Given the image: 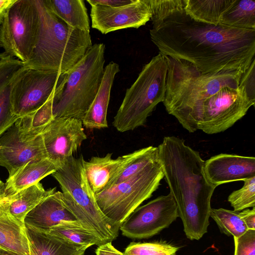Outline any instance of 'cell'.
<instances>
[{
    "mask_svg": "<svg viewBox=\"0 0 255 255\" xmlns=\"http://www.w3.org/2000/svg\"><path fill=\"white\" fill-rule=\"evenodd\" d=\"M152 42L160 54L188 61L203 73H244L255 59V30L197 21L184 0H150Z\"/></svg>",
    "mask_w": 255,
    "mask_h": 255,
    "instance_id": "1",
    "label": "cell"
},
{
    "mask_svg": "<svg viewBox=\"0 0 255 255\" xmlns=\"http://www.w3.org/2000/svg\"><path fill=\"white\" fill-rule=\"evenodd\" d=\"M157 147L164 179L176 204L184 232L190 240H199L207 232L211 198L217 187L207 180L199 152L183 139L165 136Z\"/></svg>",
    "mask_w": 255,
    "mask_h": 255,
    "instance_id": "2",
    "label": "cell"
},
{
    "mask_svg": "<svg viewBox=\"0 0 255 255\" xmlns=\"http://www.w3.org/2000/svg\"><path fill=\"white\" fill-rule=\"evenodd\" d=\"M39 23L30 68L64 73L92 46L90 32L74 28L58 17L45 0H35Z\"/></svg>",
    "mask_w": 255,
    "mask_h": 255,
    "instance_id": "3",
    "label": "cell"
},
{
    "mask_svg": "<svg viewBox=\"0 0 255 255\" xmlns=\"http://www.w3.org/2000/svg\"><path fill=\"white\" fill-rule=\"evenodd\" d=\"M167 62L166 89L163 104L178 121L195 104L226 87L238 88L243 73H203L190 62L163 55Z\"/></svg>",
    "mask_w": 255,
    "mask_h": 255,
    "instance_id": "4",
    "label": "cell"
},
{
    "mask_svg": "<svg viewBox=\"0 0 255 255\" xmlns=\"http://www.w3.org/2000/svg\"><path fill=\"white\" fill-rule=\"evenodd\" d=\"M105 45L96 43L72 68L64 73L52 100L54 119L70 118L82 121L94 101L102 80Z\"/></svg>",
    "mask_w": 255,
    "mask_h": 255,
    "instance_id": "5",
    "label": "cell"
},
{
    "mask_svg": "<svg viewBox=\"0 0 255 255\" xmlns=\"http://www.w3.org/2000/svg\"><path fill=\"white\" fill-rule=\"evenodd\" d=\"M82 155L69 157L52 174L61 188L66 207L87 229L103 242H112L119 235L120 226L101 211L88 183Z\"/></svg>",
    "mask_w": 255,
    "mask_h": 255,
    "instance_id": "6",
    "label": "cell"
},
{
    "mask_svg": "<svg viewBox=\"0 0 255 255\" xmlns=\"http://www.w3.org/2000/svg\"><path fill=\"white\" fill-rule=\"evenodd\" d=\"M168 71L165 57L158 53L145 64L137 79L126 92L114 118L113 126L120 132L143 126L157 105L165 98Z\"/></svg>",
    "mask_w": 255,
    "mask_h": 255,
    "instance_id": "7",
    "label": "cell"
},
{
    "mask_svg": "<svg viewBox=\"0 0 255 255\" xmlns=\"http://www.w3.org/2000/svg\"><path fill=\"white\" fill-rule=\"evenodd\" d=\"M255 100L240 84L226 87L190 108L178 121L190 133L201 130L208 134L223 132L243 118Z\"/></svg>",
    "mask_w": 255,
    "mask_h": 255,
    "instance_id": "8",
    "label": "cell"
},
{
    "mask_svg": "<svg viewBox=\"0 0 255 255\" xmlns=\"http://www.w3.org/2000/svg\"><path fill=\"white\" fill-rule=\"evenodd\" d=\"M163 178L159 158L130 178L95 195V199L103 213L120 226L136 208L152 196Z\"/></svg>",
    "mask_w": 255,
    "mask_h": 255,
    "instance_id": "9",
    "label": "cell"
},
{
    "mask_svg": "<svg viewBox=\"0 0 255 255\" xmlns=\"http://www.w3.org/2000/svg\"><path fill=\"white\" fill-rule=\"evenodd\" d=\"M39 23L35 0H16L0 25V46L23 62L30 59Z\"/></svg>",
    "mask_w": 255,
    "mask_h": 255,
    "instance_id": "10",
    "label": "cell"
},
{
    "mask_svg": "<svg viewBox=\"0 0 255 255\" xmlns=\"http://www.w3.org/2000/svg\"><path fill=\"white\" fill-rule=\"evenodd\" d=\"M64 76V73L27 67L12 88L14 114L19 118L37 110L53 94Z\"/></svg>",
    "mask_w": 255,
    "mask_h": 255,
    "instance_id": "11",
    "label": "cell"
},
{
    "mask_svg": "<svg viewBox=\"0 0 255 255\" xmlns=\"http://www.w3.org/2000/svg\"><path fill=\"white\" fill-rule=\"evenodd\" d=\"M178 217L176 204L169 193L138 207L122 222L120 230L129 238H149L168 228Z\"/></svg>",
    "mask_w": 255,
    "mask_h": 255,
    "instance_id": "12",
    "label": "cell"
},
{
    "mask_svg": "<svg viewBox=\"0 0 255 255\" xmlns=\"http://www.w3.org/2000/svg\"><path fill=\"white\" fill-rule=\"evenodd\" d=\"M47 158L58 168L87 139L80 120L54 119L41 134Z\"/></svg>",
    "mask_w": 255,
    "mask_h": 255,
    "instance_id": "13",
    "label": "cell"
},
{
    "mask_svg": "<svg viewBox=\"0 0 255 255\" xmlns=\"http://www.w3.org/2000/svg\"><path fill=\"white\" fill-rule=\"evenodd\" d=\"M92 27L102 34L119 29L144 25L151 17L146 0H134L128 4L119 7L91 5Z\"/></svg>",
    "mask_w": 255,
    "mask_h": 255,
    "instance_id": "14",
    "label": "cell"
},
{
    "mask_svg": "<svg viewBox=\"0 0 255 255\" xmlns=\"http://www.w3.org/2000/svg\"><path fill=\"white\" fill-rule=\"evenodd\" d=\"M47 158L41 134L32 140L23 141L15 122L0 138V166L7 170L8 178L29 161Z\"/></svg>",
    "mask_w": 255,
    "mask_h": 255,
    "instance_id": "15",
    "label": "cell"
},
{
    "mask_svg": "<svg viewBox=\"0 0 255 255\" xmlns=\"http://www.w3.org/2000/svg\"><path fill=\"white\" fill-rule=\"evenodd\" d=\"M207 180L216 187L255 176V157L220 153L204 161Z\"/></svg>",
    "mask_w": 255,
    "mask_h": 255,
    "instance_id": "16",
    "label": "cell"
},
{
    "mask_svg": "<svg viewBox=\"0 0 255 255\" xmlns=\"http://www.w3.org/2000/svg\"><path fill=\"white\" fill-rule=\"evenodd\" d=\"M27 67L24 62L6 52L0 53V136L18 119L13 111L12 91Z\"/></svg>",
    "mask_w": 255,
    "mask_h": 255,
    "instance_id": "17",
    "label": "cell"
},
{
    "mask_svg": "<svg viewBox=\"0 0 255 255\" xmlns=\"http://www.w3.org/2000/svg\"><path fill=\"white\" fill-rule=\"evenodd\" d=\"M77 222L79 221L64 205L60 191L43 199L24 218L26 227L44 232L60 224Z\"/></svg>",
    "mask_w": 255,
    "mask_h": 255,
    "instance_id": "18",
    "label": "cell"
},
{
    "mask_svg": "<svg viewBox=\"0 0 255 255\" xmlns=\"http://www.w3.org/2000/svg\"><path fill=\"white\" fill-rule=\"evenodd\" d=\"M135 151L116 159L108 153L102 157L94 156L84 161L88 183L95 195L109 188L114 181L133 159Z\"/></svg>",
    "mask_w": 255,
    "mask_h": 255,
    "instance_id": "19",
    "label": "cell"
},
{
    "mask_svg": "<svg viewBox=\"0 0 255 255\" xmlns=\"http://www.w3.org/2000/svg\"><path fill=\"white\" fill-rule=\"evenodd\" d=\"M118 63L111 61L104 68L102 82L96 96L82 120L83 125L89 129L108 128L107 111L111 89L116 74L120 72Z\"/></svg>",
    "mask_w": 255,
    "mask_h": 255,
    "instance_id": "20",
    "label": "cell"
},
{
    "mask_svg": "<svg viewBox=\"0 0 255 255\" xmlns=\"http://www.w3.org/2000/svg\"><path fill=\"white\" fill-rule=\"evenodd\" d=\"M25 227L29 255H84L90 248L73 244L47 232Z\"/></svg>",
    "mask_w": 255,
    "mask_h": 255,
    "instance_id": "21",
    "label": "cell"
},
{
    "mask_svg": "<svg viewBox=\"0 0 255 255\" xmlns=\"http://www.w3.org/2000/svg\"><path fill=\"white\" fill-rule=\"evenodd\" d=\"M0 248L23 255H29L26 227L8 212L0 201Z\"/></svg>",
    "mask_w": 255,
    "mask_h": 255,
    "instance_id": "22",
    "label": "cell"
},
{
    "mask_svg": "<svg viewBox=\"0 0 255 255\" xmlns=\"http://www.w3.org/2000/svg\"><path fill=\"white\" fill-rule=\"evenodd\" d=\"M56 188L45 190L39 182L3 199L9 213L24 224L26 215L43 199L54 193ZM25 225V224H24Z\"/></svg>",
    "mask_w": 255,
    "mask_h": 255,
    "instance_id": "23",
    "label": "cell"
},
{
    "mask_svg": "<svg viewBox=\"0 0 255 255\" xmlns=\"http://www.w3.org/2000/svg\"><path fill=\"white\" fill-rule=\"evenodd\" d=\"M58 168L47 158L29 161L6 180L5 184L6 197L39 182L46 176L52 174Z\"/></svg>",
    "mask_w": 255,
    "mask_h": 255,
    "instance_id": "24",
    "label": "cell"
},
{
    "mask_svg": "<svg viewBox=\"0 0 255 255\" xmlns=\"http://www.w3.org/2000/svg\"><path fill=\"white\" fill-rule=\"evenodd\" d=\"M54 94V93H53ZM53 94L34 113L19 118L15 122L20 138L30 141L41 135L54 119L53 115Z\"/></svg>",
    "mask_w": 255,
    "mask_h": 255,
    "instance_id": "25",
    "label": "cell"
},
{
    "mask_svg": "<svg viewBox=\"0 0 255 255\" xmlns=\"http://www.w3.org/2000/svg\"><path fill=\"white\" fill-rule=\"evenodd\" d=\"M49 8L70 26L90 32L87 9L83 0H45Z\"/></svg>",
    "mask_w": 255,
    "mask_h": 255,
    "instance_id": "26",
    "label": "cell"
},
{
    "mask_svg": "<svg viewBox=\"0 0 255 255\" xmlns=\"http://www.w3.org/2000/svg\"><path fill=\"white\" fill-rule=\"evenodd\" d=\"M234 0H184L186 13L194 20L218 25L224 12Z\"/></svg>",
    "mask_w": 255,
    "mask_h": 255,
    "instance_id": "27",
    "label": "cell"
},
{
    "mask_svg": "<svg viewBox=\"0 0 255 255\" xmlns=\"http://www.w3.org/2000/svg\"><path fill=\"white\" fill-rule=\"evenodd\" d=\"M219 24L255 30V0H234L222 14Z\"/></svg>",
    "mask_w": 255,
    "mask_h": 255,
    "instance_id": "28",
    "label": "cell"
},
{
    "mask_svg": "<svg viewBox=\"0 0 255 255\" xmlns=\"http://www.w3.org/2000/svg\"><path fill=\"white\" fill-rule=\"evenodd\" d=\"M47 233L75 244L91 247L104 244L94 233L80 222L66 223L51 228Z\"/></svg>",
    "mask_w": 255,
    "mask_h": 255,
    "instance_id": "29",
    "label": "cell"
},
{
    "mask_svg": "<svg viewBox=\"0 0 255 255\" xmlns=\"http://www.w3.org/2000/svg\"><path fill=\"white\" fill-rule=\"evenodd\" d=\"M210 217L217 224L221 233L238 238L248 230L239 212L224 208L211 209Z\"/></svg>",
    "mask_w": 255,
    "mask_h": 255,
    "instance_id": "30",
    "label": "cell"
},
{
    "mask_svg": "<svg viewBox=\"0 0 255 255\" xmlns=\"http://www.w3.org/2000/svg\"><path fill=\"white\" fill-rule=\"evenodd\" d=\"M159 158L157 146L150 145L135 150L133 159L114 181L111 186L130 178Z\"/></svg>",
    "mask_w": 255,
    "mask_h": 255,
    "instance_id": "31",
    "label": "cell"
},
{
    "mask_svg": "<svg viewBox=\"0 0 255 255\" xmlns=\"http://www.w3.org/2000/svg\"><path fill=\"white\" fill-rule=\"evenodd\" d=\"M243 181V186L232 192L228 197V201L235 212L255 207V176Z\"/></svg>",
    "mask_w": 255,
    "mask_h": 255,
    "instance_id": "32",
    "label": "cell"
},
{
    "mask_svg": "<svg viewBox=\"0 0 255 255\" xmlns=\"http://www.w3.org/2000/svg\"><path fill=\"white\" fill-rule=\"evenodd\" d=\"M178 248L160 242H131L125 250L124 255H175Z\"/></svg>",
    "mask_w": 255,
    "mask_h": 255,
    "instance_id": "33",
    "label": "cell"
},
{
    "mask_svg": "<svg viewBox=\"0 0 255 255\" xmlns=\"http://www.w3.org/2000/svg\"><path fill=\"white\" fill-rule=\"evenodd\" d=\"M234 255H255V230H248L238 238H234Z\"/></svg>",
    "mask_w": 255,
    "mask_h": 255,
    "instance_id": "34",
    "label": "cell"
},
{
    "mask_svg": "<svg viewBox=\"0 0 255 255\" xmlns=\"http://www.w3.org/2000/svg\"><path fill=\"white\" fill-rule=\"evenodd\" d=\"M255 59L247 71L242 74L240 84L244 87L249 96L255 100Z\"/></svg>",
    "mask_w": 255,
    "mask_h": 255,
    "instance_id": "35",
    "label": "cell"
},
{
    "mask_svg": "<svg viewBox=\"0 0 255 255\" xmlns=\"http://www.w3.org/2000/svg\"><path fill=\"white\" fill-rule=\"evenodd\" d=\"M134 0H88L91 6L95 5L108 7H119L132 3Z\"/></svg>",
    "mask_w": 255,
    "mask_h": 255,
    "instance_id": "36",
    "label": "cell"
},
{
    "mask_svg": "<svg viewBox=\"0 0 255 255\" xmlns=\"http://www.w3.org/2000/svg\"><path fill=\"white\" fill-rule=\"evenodd\" d=\"M239 215L242 219L248 230H255V207L252 209H245Z\"/></svg>",
    "mask_w": 255,
    "mask_h": 255,
    "instance_id": "37",
    "label": "cell"
},
{
    "mask_svg": "<svg viewBox=\"0 0 255 255\" xmlns=\"http://www.w3.org/2000/svg\"><path fill=\"white\" fill-rule=\"evenodd\" d=\"M96 255H124V253L116 249L112 242L101 244L95 250Z\"/></svg>",
    "mask_w": 255,
    "mask_h": 255,
    "instance_id": "38",
    "label": "cell"
},
{
    "mask_svg": "<svg viewBox=\"0 0 255 255\" xmlns=\"http://www.w3.org/2000/svg\"><path fill=\"white\" fill-rule=\"evenodd\" d=\"M16 0H0V25L1 24L8 8Z\"/></svg>",
    "mask_w": 255,
    "mask_h": 255,
    "instance_id": "39",
    "label": "cell"
},
{
    "mask_svg": "<svg viewBox=\"0 0 255 255\" xmlns=\"http://www.w3.org/2000/svg\"><path fill=\"white\" fill-rule=\"evenodd\" d=\"M6 197L5 184L1 180L0 181V201Z\"/></svg>",
    "mask_w": 255,
    "mask_h": 255,
    "instance_id": "40",
    "label": "cell"
},
{
    "mask_svg": "<svg viewBox=\"0 0 255 255\" xmlns=\"http://www.w3.org/2000/svg\"><path fill=\"white\" fill-rule=\"evenodd\" d=\"M0 255H23L14 252L10 251L0 248Z\"/></svg>",
    "mask_w": 255,
    "mask_h": 255,
    "instance_id": "41",
    "label": "cell"
},
{
    "mask_svg": "<svg viewBox=\"0 0 255 255\" xmlns=\"http://www.w3.org/2000/svg\"></svg>",
    "mask_w": 255,
    "mask_h": 255,
    "instance_id": "42",
    "label": "cell"
}]
</instances>
